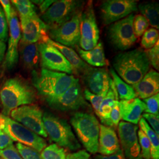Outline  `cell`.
I'll return each instance as SVG.
<instances>
[{
    "instance_id": "cell-31",
    "label": "cell",
    "mask_w": 159,
    "mask_h": 159,
    "mask_svg": "<svg viewBox=\"0 0 159 159\" xmlns=\"http://www.w3.org/2000/svg\"><path fill=\"white\" fill-rule=\"evenodd\" d=\"M159 41L158 30L150 28L148 29L143 35L141 45L146 50H149L153 47Z\"/></svg>"
},
{
    "instance_id": "cell-34",
    "label": "cell",
    "mask_w": 159,
    "mask_h": 159,
    "mask_svg": "<svg viewBox=\"0 0 159 159\" xmlns=\"http://www.w3.org/2000/svg\"><path fill=\"white\" fill-rule=\"evenodd\" d=\"M16 147L23 159H43L40 152L33 148L18 143L16 144Z\"/></svg>"
},
{
    "instance_id": "cell-49",
    "label": "cell",
    "mask_w": 159,
    "mask_h": 159,
    "mask_svg": "<svg viewBox=\"0 0 159 159\" xmlns=\"http://www.w3.org/2000/svg\"><path fill=\"white\" fill-rule=\"evenodd\" d=\"M140 159H143L142 157V158H140Z\"/></svg>"
},
{
    "instance_id": "cell-2",
    "label": "cell",
    "mask_w": 159,
    "mask_h": 159,
    "mask_svg": "<svg viewBox=\"0 0 159 159\" xmlns=\"http://www.w3.org/2000/svg\"><path fill=\"white\" fill-rule=\"evenodd\" d=\"M36 100L34 88L24 80L14 77L7 80L0 89L2 114L10 116L12 110L19 107L32 104Z\"/></svg>"
},
{
    "instance_id": "cell-19",
    "label": "cell",
    "mask_w": 159,
    "mask_h": 159,
    "mask_svg": "<svg viewBox=\"0 0 159 159\" xmlns=\"http://www.w3.org/2000/svg\"><path fill=\"white\" fill-rule=\"evenodd\" d=\"M119 108L121 119L137 125L146 110V105L141 99L136 97L129 100L120 101Z\"/></svg>"
},
{
    "instance_id": "cell-46",
    "label": "cell",
    "mask_w": 159,
    "mask_h": 159,
    "mask_svg": "<svg viewBox=\"0 0 159 159\" xmlns=\"http://www.w3.org/2000/svg\"><path fill=\"white\" fill-rule=\"evenodd\" d=\"M96 159H125V156L123 154V151L120 149L116 153L109 155V156H104V155H98L97 156Z\"/></svg>"
},
{
    "instance_id": "cell-11",
    "label": "cell",
    "mask_w": 159,
    "mask_h": 159,
    "mask_svg": "<svg viewBox=\"0 0 159 159\" xmlns=\"http://www.w3.org/2000/svg\"><path fill=\"white\" fill-rule=\"evenodd\" d=\"M102 23L109 25L138 11L137 1L134 0H107L100 7Z\"/></svg>"
},
{
    "instance_id": "cell-33",
    "label": "cell",
    "mask_w": 159,
    "mask_h": 159,
    "mask_svg": "<svg viewBox=\"0 0 159 159\" xmlns=\"http://www.w3.org/2000/svg\"><path fill=\"white\" fill-rule=\"evenodd\" d=\"M137 136L140 147L141 156L143 159H151L150 142L146 135L140 129L138 131Z\"/></svg>"
},
{
    "instance_id": "cell-25",
    "label": "cell",
    "mask_w": 159,
    "mask_h": 159,
    "mask_svg": "<svg viewBox=\"0 0 159 159\" xmlns=\"http://www.w3.org/2000/svg\"><path fill=\"white\" fill-rule=\"evenodd\" d=\"M75 48L79 52L80 58L84 60L89 65L97 67L108 66V61L105 56L102 41H100L93 49L90 51H84L78 46Z\"/></svg>"
},
{
    "instance_id": "cell-22",
    "label": "cell",
    "mask_w": 159,
    "mask_h": 159,
    "mask_svg": "<svg viewBox=\"0 0 159 159\" xmlns=\"http://www.w3.org/2000/svg\"><path fill=\"white\" fill-rule=\"evenodd\" d=\"M117 136L112 127L101 125L98 138V152L104 156H109L119 150Z\"/></svg>"
},
{
    "instance_id": "cell-47",
    "label": "cell",
    "mask_w": 159,
    "mask_h": 159,
    "mask_svg": "<svg viewBox=\"0 0 159 159\" xmlns=\"http://www.w3.org/2000/svg\"><path fill=\"white\" fill-rule=\"evenodd\" d=\"M56 1L52 0H46V1H33L34 3L39 4L40 7V11L41 13H44Z\"/></svg>"
},
{
    "instance_id": "cell-41",
    "label": "cell",
    "mask_w": 159,
    "mask_h": 159,
    "mask_svg": "<svg viewBox=\"0 0 159 159\" xmlns=\"http://www.w3.org/2000/svg\"><path fill=\"white\" fill-rule=\"evenodd\" d=\"M121 116L120 113L119 101V100H116L110 114V120L113 126L117 127L119 124Z\"/></svg>"
},
{
    "instance_id": "cell-32",
    "label": "cell",
    "mask_w": 159,
    "mask_h": 159,
    "mask_svg": "<svg viewBox=\"0 0 159 159\" xmlns=\"http://www.w3.org/2000/svg\"><path fill=\"white\" fill-rule=\"evenodd\" d=\"M134 33L137 38L140 37L148 30L149 23L148 20L141 14L134 16L133 21Z\"/></svg>"
},
{
    "instance_id": "cell-13",
    "label": "cell",
    "mask_w": 159,
    "mask_h": 159,
    "mask_svg": "<svg viewBox=\"0 0 159 159\" xmlns=\"http://www.w3.org/2000/svg\"><path fill=\"white\" fill-rule=\"evenodd\" d=\"M52 108L62 111L77 110L87 105L78 80L62 94L45 100Z\"/></svg>"
},
{
    "instance_id": "cell-21",
    "label": "cell",
    "mask_w": 159,
    "mask_h": 159,
    "mask_svg": "<svg viewBox=\"0 0 159 159\" xmlns=\"http://www.w3.org/2000/svg\"><path fill=\"white\" fill-rule=\"evenodd\" d=\"M40 41L51 44L55 47L58 50L60 51L71 65L73 69V73L75 74L82 75L85 71L90 67V66L80 58L73 48L63 46L52 41L48 37L47 35H44Z\"/></svg>"
},
{
    "instance_id": "cell-28",
    "label": "cell",
    "mask_w": 159,
    "mask_h": 159,
    "mask_svg": "<svg viewBox=\"0 0 159 159\" xmlns=\"http://www.w3.org/2000/svg\"><path fill=\"white\" fill-rule=\"evenodd\" d=\"M139 123L140 130L146 135L150 142L151 159H159V135L154 132L143 117H141Z\"/></svg>"
},
{
    "instance_id": "cell-35",
    "label": "cell",
    "mask_w": 159,
    "mask_h": 159,
    "mask_svg": "<svg viewBox=\"0 0 159 159\" xmlns=\"http://www.w3.org/2000/svg\"><path fill=\"white\" fill-rule=\"evenodd\" d=\"M146 105V113L152 114L159 116V94L157 93L153 96L144 99L143 101Z\"/></svg>"
},
{
    "instance_id": "cell-10",
    "label": "cell",
    "mask_w": 159,
    "mask_h": 159,
    "mask_svg": "<svg viewBox=\"0 0 159 159\" xmlns=\"http://www.w3.org/2000/svg\"><path fill=\"white\" fill-rule=\"evenodd\" d=\"M81 11L75 14L71 19L59 27L48 29V37L52 41L70 48L79 46L81 37L80 18Z\"/></svg>"
},
{
    "instance_id": "cell-17",
    "label": "cell",
    "mask_w": 159,
    "mask_h": 159,
    "mask_svg": "<svg viewBox=\"0 0 159 159\" xmlns=\"http://www.w3.org/2000/svg\"><path fill=\"white\" fill-rule=\"evenodd\" d=\"M20 23L22 31L20 41L23 43H39L44 35H47V27L37 14L27 18L20 19Z\"/></svg>"
},
{
    "instance_id": "cell-27",
    "label": "cell",
    "mask_w": 159,
    "mask_h": 159,
    "mask_svg": "<svg viewBox=\"0 0 159 159\" xmlns=\"http://www.w3.org/2000/svg\"><path fill=\"white\" fill-rule=\"evenodd\" d=\"M138 7V10L141 15L145 17L149 24L154 29H159V4L157 2L141 3Z\"/></svg>"
},
{
    "instance_id": "cell-1",
    "label": "cell",
    "mask_w": 159,
    "mask_h": 159,
    "mask_svg": "<svg viewBox=\"0 0 159 159\" xmlns=\"http://www.w3.org/2000/svg\"><path fill=\"white\" fill-rule=\"evenodd\" d=\"M113 66L120 77L131 85L142 79L150 68L146 51L140 48L119 53L114 58Z\"/></svg>"
},
{
    "instance_id": "cell-40",
    "label": "cell",
    "mask_w": 159,
    "mask_h": 159,
    "mask_svg": "<svg viewBox=\"0 0 159 159\" xmlns=\"http://www.w3.org/2000/svg\"><path fill=\"white\" fill-rule=\"evenodd\" d=\"M143 117L148 122V125L151 126L152 129L157 134H159V116L149 113H144L142 114Z\"/></svg>"
},
{
    "instance_id": "cell-26",
    "label": "cell",
    "mask_w": 159,
    "mask_h": 159,
    "mask_svg": "<svg viewBox=\"0 0 159 159\" xmlns=\"http://www.w3.org/2000/svg\"><path fill=\"white\" fill-rule=\"evenodd\" d=\"M110 73L111 75L112 80L115 85L116 90L117 93L119 98L121 100H129L136 98V93L131 85L127 84L121 79L118 74L116 73L113 68L110 69Z\"/></svg>"
},
{
    "instance_id": "cell-38",
    "label": "cell",
    "mask_w": 159,
    "mask_h": 159,
    "mask_svg": "<svg viewBox=\"0 0 159 159\" xmlns=\"http://www.w3.org/2000/svg\"><path fill=\"white\" fill-rule=\"evenodd\" d=\"M8 22L5 14L0 6V40L6 43L8 39Z\"/></svg>"
},
{
    "instance_id": "cell-29",
    "label": "cell",
    "mask_w": 159,
    "mask_h": 159,
    "mask_svg": "<svg viewBox=\"0 0 159 159\" xmlns=\"http://www.w3.org/2000/svg\"><path fill=\"white\" fill-rule=\"evenodd\" d=\"M12 3L18 12L20 20L31 17L37 14L33 3L28 0H12Z\"/></svg>"
},
{
    "instance_id": "cell-39",
    "label": "cell",
    "mask_w": 159,
    "mask_h": 159,
    "mask_svg": "<svg viewBox=\"0 0 159 159\" xmlns=\"http://www.w3.org/2000/svg\"><path fill=\"white\" fill-rule=\"evenodd\" d=\"M0 157L2 159H23L13 145L0 150Z\"/></svg>"
},
{
    "instance_id": "cell-20",
    "label": "cell",
    "mask_w": 159,
    "mask_h": 159,
    "mask_svg": "<svg viewBox=\"0 0 159 159\" xmlns=\"http://www.w3.org/2000/svg\"><path fill=\"white\" fill-rule=\"evenodd\" d=\"M139 98L146 99L159 93V74L150 70L139 83L131 85Z\"/></svg>"
},
{
    "instance_id": "cell-8",
    "label": "cell",
    "mask_w": 159,
    "mask_h": 159,
    "mask_svg": "<svg viewBox=\"0 0 159 159\" xmlns=\"http://www.w3.org/2000/svg\"><path fill=\"white\" fill-rule=\"evenodd\" d=\"M133 13L111 24L108 29V37L114 48L125 51L132 47L137 40L133 30Z\"/></svg>"
},
{
    "instance_id": "cell-24",
    "label": "cell",
    "mask_w": 159,
    "mask_h": 159,
    "mask_svg": "<svg viewBox=\"0 0 159 159\" xmlns=\"http://www.w3.org/2000/svg\"><path fill=\"white\" fill-rule=\"evenodd\" d=\"M116 100H119V97L115 88L112 79L110 80V88L106 97L103 98L98 109V117L103 125L112 127L113 125L110 120V114Z\"/></svg>"
},
{
    "instance_id": "cell-12",
    "label": "cell",
    "mask_w": 159,
    "mask_h": 159,
    "mask_svg": "<svg viewBox=\"0 0 159 159\" xmlns=\"http://www.w3.org/2000/svg\"><path fill=\"white\" fill-rule=\"evenodd\" d=\"M39 48L42 69L67 73L68 75L74 73L70 63L55 47L40 41Z\"/></svg>"
},
{
    "instance_id": "cell-7",
    "label": "cell",
    "mask_w": 159,
    "mask_h": 159,
    "mask_svg": "<svg viewBox=\"0 0 159 159\" xmlns=\"http://www.w3.org/2000/svg\"><path fill=\"white\" fill-rule=\"evenodd\" d=\"M83 1L75 0L56 1L41 16L47 30L59 27L82 11Z\"/></svg>"
},
{
    "instance_id": "cell-45",
    "label": "cell",
    "mask_w": 159,
    "mask_h": 159,
    "mask_svg": "<svg viewBox=\"0 0 159 159\" xmlns=\"http://www.w3.org/2000/svg\"><path fill=\"white\" fill-rule=\"evenodd\" d=\"M66 159H90V155L85 150H79L68 154Z\"/></svg>"
},
{
    "instance_id": "cell-3",
    "label": "cell",
    "mask_w": 159,
    "mask_h": 159,
    "mask_svg": "<svg viewBox=\"0 0 159 159\" xmlns=\"http://www.w3.org/2000/svg\"><path fill=\"white\" fill-rule=\"evenodd\" d=\"M34 78V86L44 100L62 94L79 80L73 75L46 69Z\"/></svg>"
},
{
    "instance_id": "cell-4",
    "label": "cell",
    "mask_w": 159,
    "mask_h": 159,
    "mask_svg": "<svg viewBox=\"0 0 159 159\" xmlns=\"http://www.w3.org/2000/svg\"><path fill=\"white\" fill-rule=\"evenodd\" d=\"M80 142L90 153L98 152L100 125L96 117L92 114L77 112L70 119Z\"/></svg>"
},
{
    "instance_id": "cell-44",
    "label": "cell",
    "mask_w": 159,
    "mask_h": 159,
    "mask_svg": "<svg viewBox=\"0 0 159 159\" xmlns=\"http://www.w3.org/2000/svg\"><path fill=\"white\" fill-rule=\"evenodd\" d=\"M0 4L6 16V19L9 24L11 17L12 7L11 2L8 0H0Z\"/></svg>"
},
{
    "instance_id": "cell-5",
    "label": "cell",
    "mask_w": 159,
    "mask_h": 159,
    "mask_svg": "<svg viewBox=\"0 0 159 159\" xmlns=\"http://www.w3.org/2000/svg\"><path fill=\"white\" fill-rule=\"evenodd\" d=\"M43 120L47 136L58 146L72 151L81 148L71 125L66 120L46 112L43 114Z\"/></svg>"
},
{
    "instance_id": "cell-14",
    "label": "cell",
    "mask_w": 159,
    "mask_h": 159,
    "mask_svg": "<svg viewBox=\"0 0 159 159\" xmlns=\"http://www.w3.org/2000/svg\"><path fill=\"white\" fill-rule=\"evenodd\" d=\"M118 126L120 140L125 156L127 159L142 158L137 136L138 126L125 121L120 122Z\"/></svg>"
},
{
    "instance_id": "cell-18",
    "label": "cell",
    "mask_w": 159,
    "mask_h": 159,
    "mask_svg": "<svg viewBox=\"0 0 159 159\" xmlns=\"http://www.w3.org/2000/svg\"><path fill=\"white\" fill-rule=\"evenodd\" d=\"M80 30L81 37L98 43L99 29L97 24L92 1H89L85 9L81 11L80 18Z\"/></svg>"
},
{
    "instance_id": "cell-48",
    "label": "cell",
    "mask_w": 159,
    "mask_h": 159,
    "mask_svg": "<svg viewBox=\"0 0 159 159\" xmlns=\"http://www.w3.org/2000/svg\"><path fill=\"white\" fill-rule=\"evenodd\" d=\"M7 46L6 43L0 40V63L4 60L5 57Z\"/></svg>"
},
{
    "instance_id": "cell-23",
    "label": "cell",
    "mask_w": 159,
    "mask_h": 159,
    "mask_svg": "<svg viewBox=\"0 0 159 159\" xmlns=\"http://www.w3.org/2000/svg\"><path fill=\"white\" fill-rule=\"evenodd\" d=\"M18 53L24 68L34 70L38 67L40 60L39 43L30 44L20 41Z\"/></svg>"
},
{
    "instance_id": "cell-15",
    "label": "cell",
    "mask_w": 159,
    "mask_h": 159,
    "mask_svg": "<svg viewBox=\"0 0 159 159\" xmlns=\"http://www.w3.org/2000/svg\"><path fill=\"white\" fill-rule=\"evenodd\" d=\"M8 24L10 25V38L4 67V68L11 70L16 67L18 62V47L21 38L20 23L17 12L13 7L12 8L11 20Z\"/></svg>"
},
{
    "instance_id": "cell-30",
    "label": "cell",
    "mask_w": 159,
    "mask_h": 159,
    "mask_svg": "<svg viewBox=\"0 0 159 159\" xmlns=\"http://www.w3.org/2000/svg\"><path fill=\"white\" fill-rule=\"evenodd\" d=\"M41 156L43 159H66L67 155L63 148L52 144L42 150Z\"/></svg>"
},
{
    "instance_id": "cell-37",
    "label": "cell",
    "mask_w": 159,
    "mask_h": 159,
    "mask_svg": "<svg viewBox=\"0 0 159 159\" xmlns=\"http://www.w3.org/2000/svg\"><path fill=\"white\" fill-rule=\"evenodd\" d=\"M84 96L86 100L91 102V105L94 108L95 113L98 116V109L100 106L102 102L103 98L106 96H100V95H96L94 94L91 93L90 91H89L87 89H85L84 91Z\"/></svg>"
},
{
    "instance_id": "cell-36",
    "label": "cell",
    "mask_w": 159,
    "mask_h": 159,
    "mask_svg": "<svg viewBox=\"0 0 159 159\" xmlns=\"http://www.w3.org/2000/svg\"><path fill=\"white\" fill-rule=\"evenodd\" d=\"M150 64L157 70L159 69V41L153 47L146 51Z\"/></svg>"
},
{
    "instance_id": "cell-6",
    "label": "cell",
    "mask_w": 159,
    "mask_h": 159,
    "mask_svg": "<svg viewBox=\"0 0 159 159\" xmlns=\"http://www.w3.org/2000/svg\"><path fill=\"white\" fill-rule=\"evenodd\" d=\"M0 129L4 131L13 142L33 148L39 152H41L47 146V142L43 137L2 113H0Z\"/></svg>"
},
{
    "instance_id": "cell-16",
    "label": "cell",
    "mask_w": 159,
    "mask_h": 159,
    "mask_svg": "<svg viewBox=\"0 0 159 159\" xmlns=\"http://www.w3.org/2000/svg\"><path fill=\"white\" fill-rule=\"evenodd\" d=\"M87 89L96 95L106 96L111 78L104 68L90 67L82 75Z\"/></svg>"
},
{
    "instance_id": "cell-42",
    "label": "cell",
    "mask_w": 159,
    "mask_h": 159,
    "mask_svg": "<svg viewBox=\"0 0 159 159\" xmlns=\"http://www.w3.org/2000/svg\"><path fill=\"white\" fill-rule=\"evenodd\" d=\"M13 141L4 131L0 129V150L13 145Z\"/></svg>"
},
{
    "instance_id": "cell-43",
    "label": "cell",
    "mask_w": 159,
    "mask_h": 159,
    "mask_svg": "<svg viewBox=\"0 0 159 159\" xmlns=\"http://www.w3.org/2000/svg\"><path fill=\"white\" fill-rule=\"evenodd\" d=\"M97 44H98L97 42L86 40L81 37H80L79 42V46L81 48V49L84 51L91 50L97 46Z\"/></svg>"
},
{
    "instance_id": "cell-9",
    "label": "cell",
    "mask_w": 159,
    "mask_h": 159,
    "mask_svg": "<svg viewBox=\"0 0 159 159\" xmlns=\"http://www.w3.org/2000/svg\"><path fill=\"white\" fill-rule=\"evenodd\" d=\"M12 119L21 124L29 130L41 137H47L43 120V113L40 107L35 104L25 105L12 110Z\"/></svg>"
},
{
    "instance_id": "cell-50",
    "label": "cell",
    "mask_w": 159,
    "mask_h": 159,
    "mask_svg": "<svg viewBox=\"0 0 159 159\" xmlns=\"http://www.w3.org/2000/svg\"><path fill=\"white\" fill-rule=\"evenodd\" d=\"M0 159H1V158H0Z\"/></svg>"
}]
</instances>
